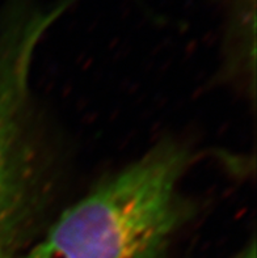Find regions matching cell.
Wrapping results in <instances>:
<instances>
[{
	"instance_id": "cell-1",
	"label": "cell",
	"mask_w": 257,
	"mask_h": 258,
	"mask_svg": "<svg viewBox=\"0 0 257 258\" xmlns=\"http://www.w3.org/2000/svg\"><path fill=\"white\" fill-rule=\"evenodd\" d=\"M194 150L168 137L54 214L23 258H168L197 214L184 191Z\"/></svg>"
},
{
	"instance_id": "cell-2",
	"label": "cell",
	"mask_w": 257,
	"mask_h": 258,
	"mask_svg": "<svg viewBox=\"0 0 257 258\" xmlns=\"http://www.w3.org/2000/svg\"><path fill=\"white\" fill-rule=\"evenodd\" d=\"M72 0H7L0 17V258H23L62 189L58 143L33 89L37 50Z\"/></svg>"
},
{
	"instance_id": "cell-3",
	"label": "cell",
	"mask_w": 257,
	"mask_h": 258,
	"mask_svg": "<svg viewBox=\"0 0 257 258\" xmlns=\"http://www.w3.org/2000/svg\"><path fill=\"white\" fill-rule=\"evenodd\" d=\"M225 69L254 97L256 0H225Z\"/></svg>"
},
{
	"instance_id": "cell-4",
	"label": "cell",
	"mask_w": 257,
	"mask_h": 258,
	"mask_svg": "<svg viewBox=\"0 0 257 258\" xmlns=\"http://www.w3.org/2000/svg\"><path fill=\"white\" fill-rule=\"evenodd\" d=\"M231 258H257L256 257V240L254 237H252L249 240V242H247V245H244L243 248L239 250L234 257Z\"/></svg>"
}]
</instances>
